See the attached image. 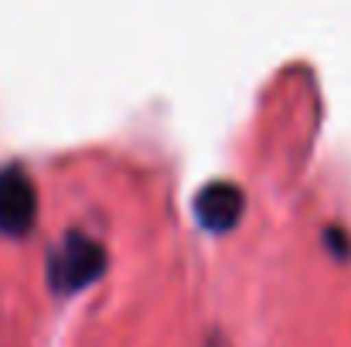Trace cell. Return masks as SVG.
I'll list each match as a JSON object with an SVG mask.
<instances>
[{"label":"cell","mask_w":351,"mask_h":347,"mask_svg":"<svg viewBox=\"0 0 351 347\" xmlns=\"http://www.w3.org/2000/svg\"><path fill=\"white\" fill-rule=\"evenodd\" d=\"M106 272V248L99 238L72 229L48 255V283L58 296H75Z\"/></svg>","instance_id":"6da1fadb"},{"label":"cell","mask_w":351,"mask_h":347,"mask_svg":"<svg viewBox=\"0 0 351 347\" xmlns=\"http://www.w3.org/2000/svg\"><path fill=\"white\" fill-rule=\"evenodd\" d=\"M38 218V191L31 174L21 164L0 167V231L10 238H24Z\"/></svg>","instance_id":"7a4b0ae2"},{"label":"cell","mask_w":351,"mask_h":347,"mask_svg":"<svg viewBox=\"0 0 351 347\" xmlns=\"http://www.w3.org/2000/svg\"><path fill=\"white\" fill-rule=\"evenodd\" d=\"M245 211V191L232 181H212L195 194V218L212 235H226L239 225Z\"/></svg>","instance_id":"3957f363"},{"label":"cell","mask_w":351,"mask_h":347,"mask_svg":"<svg viewBox=\"0 0 351 347\" xmlns=\"http://www.w3.org/2000/svg\"><path fill=\"white\" fill-rule=\"evenodd\" d=\"M324 238L331 242V252H335V255H348L351 252L348 248V235H345L341 229H328L324 231Z\"/></svg>","instance_id":"277c9868"}]
</instances>
